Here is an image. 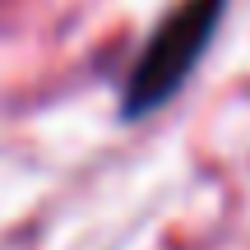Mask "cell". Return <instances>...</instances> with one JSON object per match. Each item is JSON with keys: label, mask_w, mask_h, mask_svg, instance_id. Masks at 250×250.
Returning a JSON list of instances; mask_svg holds the SVG:
<instances>
[{"label": "cell", "mask_w": 250, "mask_h": 250, "mask_svg": "<svg viewBox=\"0 0 250 250\" xmlns=\"http://www.w3.org/2000/svg\"><path fill=\"white\" fill-rule=\"evenodd\" d=\"M218 19H223V0H186L153 33V42L144 46L139 65H134L130 83H125V111L130 116H144V111L162 107L186 83V74L199 65L208 37H213Z\"/></svg>", "instance_id": "obj_1"}]
</instances>
